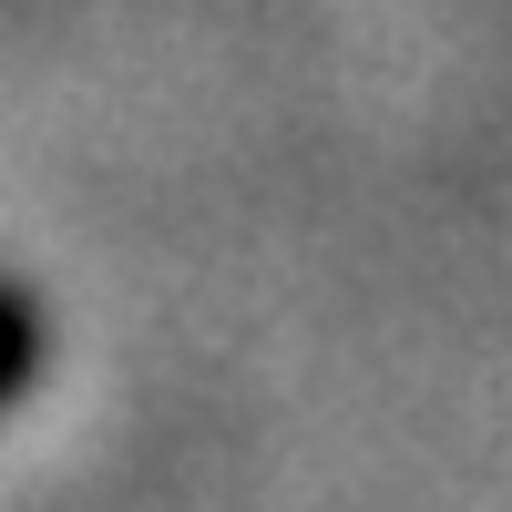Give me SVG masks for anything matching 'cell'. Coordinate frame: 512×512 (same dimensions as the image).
Listing matches in <instances>:
<instances>
[{"instance_id": "cell-1", "label": "cell", "mask_w": 512, "mask_h": 512, "mask_svg": "<svg viewBox=\"0 0 512 512\" xmlns=\"http://www.w3.org/2000/svg\"><path fill=\"white\" fill-rule=\"evenodd\" d=\"M41 349H52V318H41V297H31L21 277H0V410L31 390Z\"/></svg>"}]
</instances>
